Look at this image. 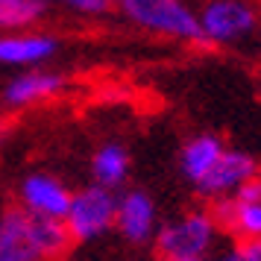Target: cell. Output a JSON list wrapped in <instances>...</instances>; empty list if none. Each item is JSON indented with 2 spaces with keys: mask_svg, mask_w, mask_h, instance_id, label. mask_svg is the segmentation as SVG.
Returning <instances> with one entry per match:
<instances>
[{
  "mask_svg": "<svg viewBox=\"0 0 261 261\" xmlns=\"http://www.w3.org/2000/svg\"><path fill=\"white\" fill-rule=\"evenodd\" d=\"M223 229L217 226L212 208H194L182 217H173L170 223L155 229L153 244L159 258H208Z\"/></svg>",
  "mask_w": 261,
  "mask_h": 261,
  "instance_id": "cell-1",
  "label": "cell"
},
{
  "mask_svg": "<svg viewBox=\"0 0 261 261\" xmlns=\"http://www.w3.org/2000/svg\"><path fill=\"white\" fill-rule=\"evenodd\" d=\"M123 15L141 30H150L155 36H167L176 41L202 44L200 18L185 0H120Z\"/></svg>",
  "mask_w": 261,
  "mask_h": 261,
  "instance_id": "cell-2",
  "label": "cell"
},
{
  "mask_svg": "<svg viewBox=\"0 0 261 261\" xmlns=\"http://www.w3.org/2000/svg\"><path fill=\"white\" fill-rule=\"evenodd\" d=\"M197 18L202 30V44H214V47L249 41L261 27L258 9L249 0H205Z\"/></svg>",
  "mask_w": 261,
  "mask_h": 261,
  "instance_id": "cell-3",
  "label": "cell"
},
{
  "mask_svg": "<svg viewBox=\"0 0 261 261\" xmlns=\"http://www.w3.org/2000/svg\"><path fill=\"white\" fill-rule=\"evenodd\" d=\"M115 212H118V197L106 185H91L71 197V208L65 214V223L71 229L73 241H94L106 235L115 226Z\"/></svg>",
  "mask_w": 261,
  "mask_h": 261,
  "instance_id": "cell-4",
  "label": "cell"
},
{
  "mask_svg": "<svg viewBox=\"0 0 261 261\" xmlns=\"http://www.w3.org/2000/svg\"><path fill=\"white\" fill-rule=\"evenodd\" d=\"M212 214L226 235L238 241L261 238V173L244 182L232 197L212 202Z\"/></svg>",
  "mask_w": 261,
  "mask_h": 261,
  "instance_id": "cell-5",
  "label": "cell"
},
{
  "mask_svg": "<svg viewBox=\"0 0 261 261\" xmlns=\"http://www.w3.org/2000/svg\"><path fill=\"white\" fill-rule=\"evenodd\" d=\"M258 173H261V165L255 162V155L244 153V150H223V155L214 162V167L194 188H197L202 200L214 202V200H223V197H232L244 182H249Z\"/></svg>",
  "mask_w": 261,
  "mask_h": 261,
  "instance_id": "cell-6",
  "label": "cell"
},
{
  "mask_svg": "<svg viewBox=\"0 0 261 261\" xmlns=\"http://www.w3.org/2000/svg\"><path fill=\"white\" fill-rule=\"evenodd\" d=\"M155 202L147 191H126L118 197V212H115V229L126 238L129 244H147L155 235Z\"/></svg>",
  "mask_w": 261,
  "mask_h": 261,
  "instance_id": "cell-7",
  "label": "cell"
},
{
  "mask_svg": "<svg viewBox=\"0 0 261 261\" xmlns=\"http://www.w3.org/2000/svg\"><path fill=\"white\" fill-rule=\"evenodd\" d=\"M0 258L6 261H44L36 244L33 214L27 208H9L0 214Z\"/></svg>",
  "mask_w": 261,
  "mask_h": 261,
  "instance_id": "cell-8",
  "label": "cell"
},
{
  "mask_svg": "<svg viewBox=\"0 0 261 261\" xmlns=\"http://www.w3.org/2000/svg\"><path fill=\"white\" fill-rule=\"evenodd\" d=\"M71 191L62 185L59 179L47 176V173H33L24 179V188H21V200L24 208L30 214L38 217H59L65 220V214L71 208Z\"/></svg>",
  "mask_w": 261,
  "mask_h": 261,
  "instance_id": "cell-9",
  "label": "cell"
},
{
  "mask_svg": "<svg viewBox=\"0 0 261 261\" xmlns=\"http://www.w3.org/2000/svg\"><path fill=\"white\" fill-rule=\"evenodd\" d=\"M226 144L212 135V132H202V135H194L185 141V147L179 150V170L182 176L188 179L191 185H197L208 170L214 167V162L223 155Z\"/></svg>",
  "mask_w": 261,
  "mask_h": 261,
  "instance_id": "cell-10",
  "label": "cell"
},
{
  "mask_svg": "<svg viewBox=\"0 0 261 261\" xmlns=\"http://www.w3.org/2000/svg\"><path fill=\"white\" fill-rule=\"evenodd\" d=\"M59 50L50 36H3L0 38V65H38Z\"/></svg>",
  "mask_w": 261,
  "mask_h": 261,
  "instance_id": "cell-11",
  "label": "cell"
},
{
  "mask_svg": "<svg viewBox=\"0 0 261 261\" xmlns=\"http://www.w3.org/2000/svg\"><path fill=\"white\" fill-rule=\"evenodd\" d=\"M62 91V76L56 73H24L6 85V103L9 106H33L38 100H50Z\"/></svg>",
  "mask_w": 261,
  "mask_h": 261,
  "instance_id": "cell-12",
  "label": "cell"
},
{
  "mask_svg": "<svg viewBox=\"0 0 261 261\" xmlns=\"http://www.w3.org/2000/svg\"><path fill=\"white\" fill-rule=\"evenodd\" d=\"M91 173L97 185L118 188L129 176V153L120 144H103L91 159Z\"/></svg>",
  "mask_w": 261,
  "mask_h": 261,
  "instance_id": "cell-13",
  "label": "cell"
},
{
  "mask_svg": "<svg viewBox=\"0 0 261 261\" xmlns=\"http://www.w3.org/2000/svg\"><path fill=\"white\" fill-rule=\"evenodd\" d=\"M44 15V0H0V30L36 24Z\"/></svg>",
  "mask_w": 261,
  "mask_h": 261,
  "instance_id": "cell-14",
  "label": "cell"
},
{
  "mask_svg": "<svg viewBox=\"0 0 261 261\" xmlns=\"http://www.w3.org/2000/svg\"><path fill=\"white\" fill-rule=\"evenodd\" d=\"M59 3H65V6H73V9H80V12H106L112 3H120V0H59Z\"/></svg>",
  "mask_w": 261,
  "mask_h": 261,
  "instance_id": "cell-15",
  "label": "cell"
},
{
  "mask_svg": "<svg viewBox=\"0 0 261 261\" xmlns=\"http://www.w3.org/2000/svg\"><path fill=\"white\" fill-rule=\"evenodd\" d=\"M241 255L244 261H261V238H247V241H238Z\"/></svg>",
  "mask_w": 261,
  "mask_h": 261,
  "instance_id": "cell-16",
  "label": "cell"
},
{
  "mask_svg": "<svg viewBox=\"0 0 261 261\" xmlns=\"http://www.w3.org/2000/svg\"><path fill=\"white\" fill-rule=\"evenodd\" d=\"M205 261H244V255H241V247H229V249H214L212 255Z\"/></svg>",
  "mask_w": 261,
  "mask_h": 261,
  "instance_id": "cell-17",
  "label": "cell"
},
{
  "mask_svg": "<svg viewBox=\"0 0 261 261\" xmlns=\"http://www.w3.org/2000/svg\"><path fill=\"white\" fill-rule=\"evenodd\" d=\"M6 129H9V123H6V120H0V141L6 138Z\"/></svg>",
  "mask_w": 261,
  "mask_h": 261,
  "instance_id": "cell-18",
  "label": "cell"
},
{
  "mask_svg": "<svg viewBox=\"0 0 261 261\" xmlns=\"http://www.w3.org/2000/svg\"><path fill=\"white\" fill-rule=\"evenodd\" d=\"M159 261H202V258H159Z\"/></svg>",
  "mask_w": 261,
  "mask_h": 261,
  "instance_id": "cell-19",
  "label": "cell"
},
{
  "mask_svg": "<svg viewBox=\"0 0 261 261\" xmlns=\"http://www.w3.org/2000/svg\"><path fill=\"white\" fill-rule=\"evenodd\" d=\"M0 261H6V258H0Z\"/></svg>",
  "mask_w": 261,
  "mask_h": 261,
  "instance_id": "cell-20",
  "label": "cell"
}]
</instances>
